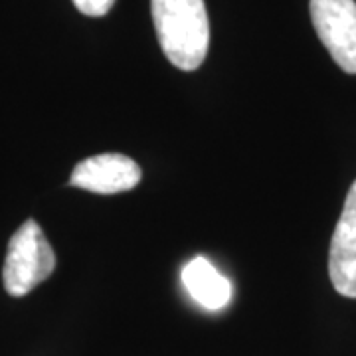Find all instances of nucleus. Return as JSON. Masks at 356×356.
I'll return each mask as SVG.
<instances>
[{
    "label": "nucleus",
    "instance_id": "obj_1",
    "mask_svg": "<svg viewBox=\"0 0 356 356\" xmlns=\"http://www.w3.org/2000/svg\"><path fill=\"white\" fill-rule=\"evenodd\" d=\"M159 44L168 62L194 72L202 65L210 46V22L204 0H151Z\"/></svg>",
    "mask_w": 356,
    "mask_h": 356
},
{
    "label": "nucleus",
    "instance_id": "obj_2",
    "mask_svg": "<svg viewBox=\"0 0 356 356\" xmlns=\"http://www.w3.org/2000/svg\"><path fill=\"white\" fill-rule=\"evenodd\" d=\"M56 255L36 220H26L8 242L2 281L13 297H24L54 273Z\"/></svg>",
    "mask_w": 356,
    "mask_h": 356
},
{
    "label": "nucleus",
    "instance_id": "obj_7",
    "mask_svg": "<svg viewBox=\"0 0 356 356\" xmlns=\"http://www.w3.org/2000/svg\"><path fill=\"white\" fill-rule=\"evenodd\" d=\"M72 2L86 16H105L115 4V0H72Z\"/></svg>",
    "mask_w": 356,
    "mask_h": 356
},
{
    "label": "nucleus",
    "instance_id": "obj_5",
    "mask_svg": "<svg viewBox=\"0 0 356 356\" xmlns=\"http://www.w3.org/2000/svg\"><path fill=\"white\" fill-rule=\"evenodd\" d=\"M329 277L343 297L356 299V180L344 200L329 252Z\"/></svg>",
    "mask_w": 356,
    "mask_h": 356
},
{
    "label": "nucleus",
    "instance_id": "obj_4",
    "mask_svg": "<svg viewBox=\"0 0 356 356\" xmlns=\"http://www.w3.org/2000/svg\"><path fill=\"white\" fill-rule=\"evenodd\" d=\"M140 166L125 154L103 153L77 163L70 184L95 194H117L133 191L140 182Z\"/></svg>",
    "mask_w": 356,
    "mask_h": 356
},
{
    "label": "nucleus",
    "instance_id": "obj_6",
    "mask_svg": "<svg viewBox=\"0 0 356 356\" xmlns=\"http://www.w3.org/2000/svg\"><path fill=\"white\" fill-rule=\"evenodd\" d=\"M182 283L192 299L208 311H220L232 299L229 281L202 255L194 257L184 266Z\"/></svg>",
    "mask_w": 356,
    "mask_h": 356
},
{
    "label": "nucleus",
    "instance_id": "obj_3",
    "mask_svg": "<svg viewBox=\"0 0 356 356\" xmlns=\"http://www.w3.org/2000/svg\"><path fill=\"white\" fill-rule=\"evenodd\" d=\"M311 20L318 40L334 64L346 74H356V2L355 0H311Z\"/></svg>",
    "mask_w": 356,
    "mask_h": 356
}]
</instances>
